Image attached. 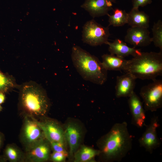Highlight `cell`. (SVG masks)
Returning a JSON list of instances; mask_svg holds the SVG:
<instances>
[{"label": "cell", "instance_id": "cell-17", "mask_svg": "<svg viewBox=\"0 0 162 162\" xmlns=\"http://www.w3.org/2000/svg\"><path fill=\"white\" fill-rule=\"evenodd\" d=\"M101 57L103 65L107 71H125L128 62L124 58L111 54H104Z\"/></svg>", "mask_w": 162, "mask_h": 162}, {"label": "cell", "instance_id": "cell-30", "mask_svg": "<svg viewBox=\"0 0 162 162\" xmlns=\"http://www.w3.org/2000/svg\"><path fill=\"white\" fill-rule=\"evenodd\" d=\"M3 110V107L0 104V112L1 111Z\"/></svg>", "mask_w": 162, "mask_h": 162}, {"label": "cell", "instance_id": "cell-3", "mask_svg": "<svg viewBox=\"0 0 162 162\" xmlns=\"http://www.w3.org/2000/svg\"><path fill=\"white\" fill-rule=\"evenodd\" d=\"M71 56L74 67L84 79L99 85L106 81L107 70L97 57L77 46L72 47Z\"/></svg>", "mask_w": 162, "mask_h": 162}, {"label": "cell", "instance_id": "cell-5", "mask_svg": "<svg viewBox=\"0 0 162 162\" xmlns=\"http://www.w3.org/2000/svg\"><path fill=\"white\" fill-rule=\"evenodd\" d=\"M23 118L19 139L25 151L46 138L38 120L28 116Z\"/></svg>", "mask_w": 162, "mask_h": 162}, {"label": "cell", "instance_id": "cell-25", "mask_svg": "<svg viewBox=\"0 0 162 162\" xmlns=\"http://www.w3.org/2000/svg\"><path fill=\"white\" fill-rule=\"evenodd\" d=\"M49 142L52 151L53 152H62L68 154L66 150V144L65 143L51 141Z\"/></svg>", "mask_w": 162, "mask_h": 162}, {"label": "cell", "instance_id": "cell-23", "mask_svg": "<svg viewBox=\"0 0 162 162\" xmlns=\"http://www.w3.org/2000/svg\"><path fill=\"white\" fill-rule=\"evenodd\" d=\"M153 34L152 42L154 46L162 52V21L159 20L154 22L152 28Z\"/></svg>", "mask_w": 162, "mask_h": 162}, {"label": "cell", "instance_id": "cell-11", "mask_svg": "<svg viewBox=\"0 0 162 162\" xmlns=\"http://www.w3.org/2000/svg\"><path fill=\"white\" fill-rule=\"evenodd\" d=\"M64 136L69 148V156L74 154L80 146L82 136V130L79 124L73 121L67 122L65 125Z\"/></svg>", "mask_w": 162, "mask_h": 162}, {"label": "cell", "instance_id": "cell-24", "mask_svg": "<svg viewBox=\"0 0 162 162\" xmlns=\"http://www.w3.org/2000/svg\"><path fill=\"white\" fill-rule=\"evenodd\" d=\"M68 154L62 152H53L51 153L49 160L53 162H62L65 161Z\"/></svg>", "mask_w": 162, "mask_h": 162}, {"label": "cell", "instance_id": "cell-8", "mask_svg": "<svg viewBox=\"0 0 162 162\" xmlns=\"http://www.w3.org/2000/svg\"><path fill=\"white\" fill-rule=\"evenodd\" d=\"M158 122V116L152 118L150 123L146 125L145 132L139 140L140 146L150 154L161 144L157 134V129L159 125Z\"/></svg>", "mask_w": 162, "mask_h": 162}, {"label": "cell", "instance_id": "cell-12", "mask_svg": "<svg viewBox=\"0 0 162 162\" xmlns=\"http://www.w3.org/2000/svg\"><path fill=\"white\" fill-rule=\"evenodd\" d=\"M125 42L136 46L145 47L152 42L148 28L132 27L128 28L124 37Z\"/></svg>", "mask_w": 162, "mask_h": 162}, {"label": "cell", "instance_id": "cell-6", "mask_svg": "<svg viewBox=\"0 0 162 162\" xmlns=\"http://www.w3.org/2000/svg\"><path fill=\"white\" fill-rule=\"evenodd\" d=\"M152 81L142 87L140 94L145 110L154 112L162 106V80L156 79Z\"/></svg>", "mask_w": 162, "mask_h": 162}, {"label": "cell", "instance_id": "cell-29", "mask_svg": "<svg viewBox=\"0 0 162 162\" xmlns=\"http://www.w3.org/2000/svg\"><path fill=\"white\" fill-rule=\"evenodd\" d=\"M7 161V159L3 154L0 155V162H6Z\"/></svg>", "mask_w": 162, "mask_h": 162}, {"label": "cell", "instance_id": "cell-18", "mask_svg": "<svg viewBox=\"0 0 162 162\" xmlns=\"http://www.w3.org/2000/svg\"><path fill=\"white\" fill-rule=\"evenodd\" d=\"M128 14V24L131 27L149 28V16L144 11L140 10L139 8H132Z\"/></svg>", "mask_w": 162, "mask_h": 162}, {"label": "cell", "instance_id": "cell-27", "mask_svg": "<svg viewBox=\"0 0 162 162\" xmlns=\"http://www.w3.org/2000/svg\"><path fill=\"white\" fill-rule=\"evenodd\" d=\"M4 140L5 137L4 134L0 131V151L3 147Z\"/></svg>", "mask_w": 162, "mask_h": 162}, {"label": "cell", "instance_id": "cell-26", "mask_svg": "<svg viewBox=\"0 0 162 162\" xmlns=\"http://www.w3.org/2000/svg\"><path fill=\"white\" fill-rule=\"evenodd\" d=\"M152 0H132L133 8H139L140 7H143L150 4Z\"/></svg>", "mask_w": 162, "mask_h": 162}, {"label": "cell", "instance_id": "cell-21", "mask_svg": "<svg viewBox=\"0 0 162 162\" xmlns=\"http://www.w3.org/2000/svg\"><path fill=\"white\" fill-rule=\"evenodd\" d=\"M113 10L112 15L108 14V26H121L128 23V14L125 10L117 8Z\"/></svg>", "mask_w": 162, "mask_h": 162}, {"label": "cell", "instance_id": "cell-13", "mask_svg": "<svg viewBox=\"0 0 162 162\" xmlns=\"http://www.w3.org/2000/svg\"><path fill=\"white\" fill-rule=\"evenodd\" d=\"M128 98V104L132 116V124L141 128L145 125L146 118L142 103L134 92Z\"/></svg>", "mask_w": 162, "mask_h": 162}, {"label": "cell", "instance_id": "cell-16", "mask_svg": "<svg viewBox=\"0 0 162 162\" xmlns=\"http://www.w3.org/2000/svg\"><path fill=\"white\" fill-rule=\"evenodd\" d=\"M106 44L109 46L108 50L110 54L124 58L130 55L134 57L142 52L134 47L128 46L125 42L119 39H115L112 42L108 41Z\"/></svg>", "mask_w": 162, "mask_h": 162}, {"label": "cell", "instance_id": "cell-1", "mask_svg": "<svg viewBox=\"0 0 162 162\" xmlns=\"http://www.w3.org/2000/svg\"><path fill=\"white\" fill-rule=\"evenodd\" d=\"M102 159L107 162H120L131 149L132 138L125 122L115 124L109 132L99 141Z\"/></svg>", "mask_w": 162, "mask_h": 162}, {"label": "cell", "instance_id": "cell-22", "mask_svg": "<svg viewBox=\"0 0 162 162\" xmlns=\"http://www.w3.org/2000/svg\"><path fill=\"white\" fill-rule=\"evenodd\" d=\"M20 86L13 76L0 70V92L7 93L14 88H19Z\"/></svg>", "mask_w": 162, "mask_h": 162}, {"label": "cell", "instance_id": "cell-2", "mask_svg": "<svg viewBox=\"0 0 162 162\" xmlns=\"http://www.w3.org/2000/svg\"><path fill=\"white\" fill-rule=\"evenodd\" d=\"M19 89L18 108L20 116L37 120L46 116L50 103L44 89L32 81L23 83Z\"/></svg>", "mask_w": 162, "mask_h": 162}, {"label": "cell", "instance_id": "cell-28", "mask_svg": "<svg viewBox=\"0 0 162 162\" xmlns=\"http://www.w3.org/2000/svg\"><path fill=\"white\" fill-rule=\"evenodd\" d=\"M5 93L0 92V104L4 103L6 99Z\"/></svg>", "mask_w": 162, "mask_h": 162}, {"label": "cell", "instance_id": "cell-10", "mask_svg": "<svg viewBox=\"0 0 162 162\" xmlns=\"http://www.w3.org/2000/svg\"><path fill=\"white\" fill-rule=\"evenodd\" d=\"M52 149L46 138L24 151L25 162H44L49 160Z\"/></svg>", "mask_w": 162, "mask_h": 162}, {"label": "cell", "instance_id": "cell-19", "mask_svg": "<svg viewBox=\"0 0 162 162\" xmlns=\"http://www.w3.org/2000/svg\"><path fill=\"white\" fill-rule=\"evenodd\" d=\"M3 155L10 162H25V153L14 143L8 144L5 146Z\"/></svg>", "mask_w": 162, "mask_h": 162}, {"label": "cell", "instance_id": "cell-20", "mask_svg": "<svg viewBox=\"0 0 162 162\" xmlns=\"http://www.w3.org/2000/svg\"><path fill=\"white\" fill-rule=\"evenodd\" d=\"M99 150L82 145L75 152L73 157L75 162H85L93 159L96 156L99 155Z\"/></svg>", "mask_w": 162, "mask_h": 162}, {"label": "cell", "instance_id": "cell-15", "mask_svg": "<svg viewBox=\"0 0 162 162\" xmlns=\"http://www.w3.org/2000/svg\"><path fill=\"white\" fill-rule=\"evenodd\" d=\"M136 78L129 72L117 76L115 86V95L117 98L128 97L134 92Z\"/></svg>", "mask_w": 162, "mask_h": 162}, {"label": "cell", "instance_id": "cell-7", "mask_svg": "<svg viewBox=\"0 0 162 162\" xmlns=\"http://www.w3.org/2000/svg\"><path fill=\"white\" fill-rule=\"evenodd\" d=\"M110 35L108 26L104 27L94 19L87 22L83 27L82 40L92 46L106 44Z\"/></svg>", "mask_w": 162, "mask_h": 162}, {"label": "cell", "instance_id": "cell-14", "mask_svg": "<svg viewBox=\"0 0 162 162\" xmlns=\"http://www.w3.org/2000/svg\"><path fill=\"white\" fill-rule=\"evenodd\" d=\"M116 0H85L81 7L93 18L108 15Z\"/></svg>", "mask_w": 162, "mask_h": 162}, {"label": "cell", "instance_id": "cell-9", "mask_svg": "<svg viewBox=\"0 0 162 162\" xmlns=\"http://www.w3.org/2000/svg\"><path fill=\"white\" fill-rule=\"evenodd\" d=\"M38 121L45 138L49 141L58 142L66 144L64 130L58 122L46 116Z\"/></svg>", "mask_w": 162, "mask_h": 162}, {"label": "cell", "instance_id": "cell-4", "mask_svg": "<svg viewBox=\"0 0 162 162\" xmlns=\"http://www.w3.org/2000/svg\"><path fill=\"white\" fill-rule=\"evenodd\" d=\"M136 79H155L162 75V52H142L128 60L125 70Z\"/></svg>", "mask_w": 162, "mask_h": 162}]
</instances>
